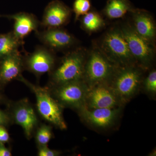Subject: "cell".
Masks as SVG:
<instances>
[{"label":"cell","instance_id":"24","mask_svg":"<svg viewBox=\"0 0 156 156\" xmlns=\"http://www.w3.org/2000/svg\"><path fill=\"white\" fill-rule=\"evenodd\" d=\"M12 120L7 111L2 110L0 109V126L7 128L12 124Z\"/></svg>","mask_w":156,"mask_h":156},{"label":"cell","instance_id":"15","mask_svg":"<svg viewBox=\"0 0 156 156\" xmlns=\"http://www.w3.org/2000/svg\"><path fill=\"white\" fill-rule=\"evenodd\" d=\"M6 17L14 20L13 32L15 37L20 41L28 35L32 31H37L39 22L35 16L33 14L20 12Z\"/></svg>","mask_w":156,"mask_h":156},{"label":"cell","instance_id":"4","mask_svg":"<svg viewBox=\"0 0 156 156\" xmlns=\"http://www.w3.org/2000/svg\"><path fill=\"white\" fill-rule=\"evenodd\" d=\"M116 66L99 49L93 50L86 58L83 80L89 87L98 84L108 83L114 74Z\"/></svg>","mask_w":156,"mask_h":156},{"label":"cell","instance_id":"23","mask_svg":"<svg viewBox=\"0 0 156 156\" xmlns=\"http://www.w3.org/2000/svg\"><path fill=\"white\" fill-rule=\"evenodd\" d=\"M38 147L37 155L39 156H58L61 154L60 151L50 149L48 145L39 146Z\"/></svg>","mask_w":156,"mask_h":156},{"label":"cell","instance_id":"22","mask_svg":"<svg viewBox=\"0 0 156 156\" xmlns=\"http://www.w3.org/2000/svg\"><path fill=\"white\" fill-rule=\"evenodd\" d=\"M144 87L147 92L154 94L156 92V72L152 71L146 78L144 83Z\"/></svg>","mask_w":156,"mask_h":156},{"label":"cell","instance_id":"10","mask_svg":"<svg viewBox=\"0 0 156 156\" xmlns=\"http://www.w3.org/2000/svg\"><path fill=\"white\" fill-rule=\"evenodd\" d=\"M121 103L108 83L98 84L88 88L85 102L87 108H116Z\"/></svg>","mask_w":156,"mask_h":156},{"label":"cell","instance_id":"16","mask_svg":"<svg viewBox=\"0 0 156 156\" xmlns=\"http://www.w3.org/2000/svg\"><path fill=\"white\" fill-rule=\"evenodd\" d=\"M132 11L134 30L144 38L154 43L156 37V27L152 17L144 10Z\"/></svg>","mask_w":156,"mask_h":156},{"label":"cell","instance_id":"8","mask_svg":"<svg viewBox=\"0 0 156 156\" xmlns=\"http://www.w3.org/2000/svg\"><path fill=\"white\" fill-rule=\"evenodd\" d=\"M121 30L136 63L143 69L148 68L154 55L153 43L139 35L131 26H124Z\"/></svg>","mask_w":156,"mask_h":156},{"label":"cell","instance_id":"3","mask_svg":"<svg viewBox=\"0 0 156 156\" xmlns=\"http://www.w3.org/2000/svg\"><path fill=\"white\" fill-rule=\"evenodd\" d=\"M108 84L121 103L131 99L139 89L142 73L134 65L118 66Z\"/></svg>","mask_w":156,"mask_h":156},{"label":"cell","instance_id":"7","mask_svg":"<svg viewBox=\"0 0 156 156\" xmlns=\"http://www.w3.org/2000/svg\"><path fill=\"white\" fill-rule=\"evenodd\" d=\"M7 109L12 123L19 125L23 128L25 137L32 138L38 127L39 120L34 108L27 98L15 102L8 101Z\"/></svg>","mask_w":156,"mask_h":156},{"label":"cell","instance_id":"26","mask_svg":"<svg viewBox=\"0 0 156 156\" xmlns=\"http://www.w3.org/2000/svg\"><path fill=\"white\" fill-rule=\"evenodd\" d=\"M11 151L6 147L5 144L0 142V156H11Z\"/></svg>","mask_w":156,"mask_h":156},{"label":"cell","instance_id":"12","mask_svg":"<svg viewBox=\"0 0 156 156\" xmlns=\"http://www.w3.org/2000/svg\"><path fill=\"white\" fill-rule=\"evenodd\" d=\"M24 70L23 56L15 50L0 61V89L11 81L18 80Z\"/></svg>","mask_w":156,"mask_h":156},{"label":"cell","instance_id":"9","mask_svg":"<svg viewBox=\"0 0 156 156\" xmlns=\"http://www.w3.org/2000/svg\"><path fill=\"white\" fill-rule=\"evenodd\" d=\"M56 63L53 50L46 47H39L33 53L23 57L24 70L33 73L37 77L49 73Z\"/></svg>","mask_w":156,"mask_h":156},{"label":"cell","instance_id":"5","mask_svg":"<svg viewBox=\"0 0 156 156\" xmlns=\"http://www.w3.org/2000/svg\"><path fill=\"white\" fill-rule=\"evenodd\" d=\"M99 50L117 66L132 65L136 63L121 29H113L107 33Z\"/></svg>","mask_w":156,"mask_h":156},{"label":"cell","instance_id":"25","mask_svg":"<svg viewBox=\"0 0 156 156\" xmlns=\"http://www.w3.org/2000/svg\"><path fill=\"white\" fill-rule=\"evenodd\" d=\"M7 128L4 126H0V142L5 144L10 141V136L7 130Z\"/></svg>","mask_w":156,"mask_h":156},{"label":"cell","instance_id":"19","mask_svg":"<svg viewBox=\"0 0 156 156\" xmlns=\"http://www.w3.org/2000/svg\"><path fill=\"white\" fill-rule=\"evenodd\" d=\"M104 24V21L102 17L95 11L88 12L83 15L82 19V26L88 31H96L101 28Z\"/></svg>","mask_w":156,"mask_h":156},{"label":"cell","instance_id":"21","mask_svg":"<svg viewBox=\"0 0 156 156\" xmlns=\"http://www.w3.org/2000/svg\"><path fill=\"white\" fill-rule=\"evenodd\" d=\"M91 7L90 0H75L73 6V10L75 14L76 20L82 15L89 12Z\"/></svg>","mask_w":156,"mask_h":156},{"label":"cell","instance_id":"1","mask_svg":"<svg viewBox=\"0 0 156 156\" xmlns=\"http://www.w3.org/2000/svg\"><path fill=\"white\" fill-rule=\"evenodd\" d=\"M86 53L77 49L68 53L49 73L47 87L59 86L74 81L83 80Z\"/></svg>","mask_w":156,"mask_h":156},{"label":"cell","instance_id":"6","mask_svg":"<svg viewBox=\"0 0 156 156\" xmlns=\"http://www.w3.org/2000/svg\"><path fill=\"white\" fill-rule=\"evenodd\" d=\"M53 98L62 107L79 110L85 106L88 87L84 80L70 82L55 87H48Z\"/></svg>","mask_w":156,"mask_h":156},{"label":"cell","instance_id":"11","mask_svg":"<svg viewBox=\"0 0 156 156\" xmlns=\"http://www.w3.org/2000/svg\"><path fill=\"white\" fill-rule=\"evenodd\" d=\"M119 107L114 108L89 109L86 106L78 110L86 122L94 127L106 128L115 123L121 113Z\"/></svg>","mask_w":156,"mask_h":156},{"label":"cell","instance_id":"17","mask_svg":"<svg viewBox=\"0 0 156 156\" xmlns=\"http://www.w3.org/2000/svg\"><path fill=\"white\" fill-rule=\"evenodd\" d=\"M132 10L131 3L128 0H108L104 11L108 18L118 19Z\"/></svg>","mask_w":156,"mask_h":156},{"label":"cell","instance_id":"20","mask_svg":"<svg viewBox=\"0 0 156 156\" xmlns=\"http://www.w3.org/2000/svg\"><path fill=\"white\" fill-rule=\"evenodd\" d=\"M34 134L37 147L48 145L53 137L52 126L51 125L41 124L37 128Z\"/></svg>","mask_w":156,"mask_h":156},{"label":"cell","instance_id":"13","mask_svg":"<svg viewBox=\"0 0 156 156\" xmlns=\"http://www.w3.org/2000/svg\"><path fill=\"white\" fill-rule=\"evenodd\" d=\"M39 40L50 50H58L69 48L75 40L66 31L59 28H49L43 31H36Z\"/></svg>","mask_w":156,"mask_h":156},{"label":"cell","instance_id":"27","mask_svg":"<svg viewBox=\"0 0 156 156\" xmlns=\"http://www.w3.org/2000/svg\"><path fill=\"white\" fill-rule=\"evenodd\" d=\"M1 89H0V91H1ZM9 101L7 100L5 98V96H4L2 94L1 92H0V104L2 103H5L6 104H7V102H8Z\"/></svg>","mask_w":156,"mask_h":156},{"label":"cell","instance_id":"18","mask_svg":"<svg viewBox=\"0 0 156 156\" xmlns=\"http://www.w3.org/2000/svg\"><path fill=\"white\" fill-rule=\"evenodd\" d=\"M22 41L14 35L12 31L0 34V61L15 50H18Z\"/></svg>","mask_w":156,"mask_h":156},{"label":"cell","instance_id":"28","mask_svg":"<svg viewBox=\"0 0 156 156\" xmlns=\"http://www.w3.org/2000/svg\"><path fill=\"white\" fill-rule=\"evenodd\" d=\"M150 154H151V156H156V151H153Z\"/></svg>","mask_w":156,"mask_h":156},{"label":"cell","instance_id":"2","mask_svg":"<svg viewBox=\"0 0 156 156\" xmlns=\"http://www.w3.org/2000/svg\"><path fill=\"white\" fill-rule=\"evenodd\" d=\"M17 80L25 84L34 94L37 112L43 119L58 129H66L67 126L62 114L63 108L53 98L47 87L32 83L22 75Z\"/></svg>","mask_w":156,"mask_h":156},{"label":"cell","instance_id":"14","mask_svg":"<svg viewBox=\"0 0 156 156\" xmlns=\"http://www.w3.org/2000/svg\"><path fill=\"white\" fill-rule=\"evenodd\" d=\"M70 15V9L64 3L52 1L45 9L41 24L48 29L59 28L67 22Z\"/></svg>","mask_w":156,"mask_h":156}]
</instances>
